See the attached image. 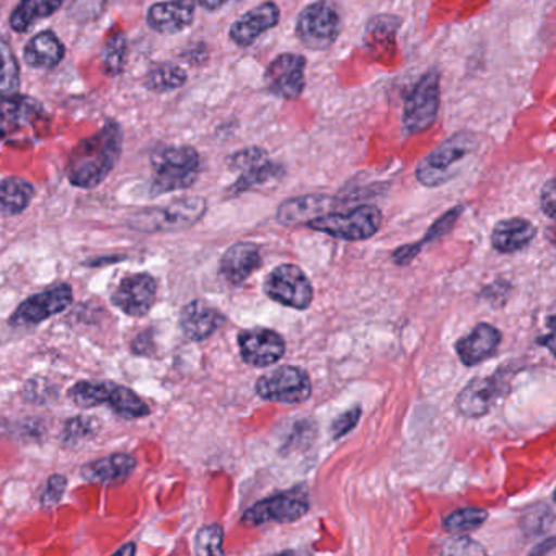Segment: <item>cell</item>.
<instances>
[{
	"label": "cell",
	"mask_w": 556,
	"mask_h": 556,
	"mask_svg": "<svg viewBox=\"0 0 556 556\" xmlns=\"http://www.w3.org/2000/svg\"><path fill=\"white\" fill-rule=\"evenodd\" d=\"M305 66L307 60L301 54H279L268 64L263 76L266 90L278 99H299L305 89Z\"/></svg>",
	"instance_id": "obj_13"
},
{
	"label": "cell",
	"mask_w": 556,
	"mask_h": 556,
	"mask_svg": "<svg viewBox=\"0 0 556 556\" xmlns=\"http://www.w3.org/2000/svg\"><path fill=\"white\" fill-rule=\"evenodd\" d=\"M201 159L190 146L161 148L152 155V197L187 190L197 184Z\"/></svg>",
	"instance_id": "obj_3"
},
{
	"label": "cell",
	"mask_w": 556,
	"mask_h": 556,
	"mask_svg": "<svg viewBox=\"0 0 556 556\" xmlns=\"http://www.w3.org/2000/svg\"><path fill=\"white\" fill-rule=\"evenodd\" d=\"M441 105V77L438 71L422 74L403 106L402 129L406 136L421 135L434 126Z\"/></svg>",
	"instance_id": "obj_6"
},
{
	"label": "cell",
	"mask_w": 556,
	"mask_h": 556,
	"mask_svg": "<svg viewBox=\"0 0 556 556\" xmlns=\"http://www.w3.org/2000/svg\"><path fill=\"white\" fill-rule=\"evenodd\" d=\"M35 188L21 177H9L0 181V216H18L30 206Z\"/></svg>",
	"instance_id": "obj_28"
},
{
	"label": "cell",
	"mask_w": 556,
	"mask_h": 556,
	"mask_svg": "<svg viewBox=\"0 0 556 556\" xmlns=\"http://www.w3.org/2000/svg\"><path fill=\"white\" fill-rule=\"evenodd\" d=\"M187 73L184 67L174 63H162L152 67L146 76V87L152 92L165 93L180 89L187 84Z\"/></svg>",
	"instance_id": "obj_30"
},
{
	"label": "cell",
	"mask_w": 556,
	"mask_h": 556,
	"mask_svg": "<svg viewBox=\"0 0 556 556\" xmlns=\"http://www.w3.org/2000/svg\"><path fill=\"white\" fill-rule=\"evenodd\" d=\"M67 488V478L64 475H51L41 491L40 503L43 507H54L63 500Z\"/></svg>",
	"instance_id": "obj_37"
},
{
	"label": "cell",
	"mask_w": 556,
	"mask_h": 556,
	"mask_svg": "<svg viewBox=\"0 0 556 556\" xmlns=\"http://www.w3.org/2000/svg\"><path fill=\"white\" fill-rule=\"evenodd\" d=\"M477 151V136L471 132H457L422 157L416 167V180L422 187H442L462 170L465 161Z\"/></svg>",
	"instance_id": "obj_4"
},
{
	"label": "cell",
	"mask_w": 556,
	"mask_h": 556,
	"mask_svg": "<svg viewBox=\"0 0 556 556\" xmlns=\"http://www.w3.org/2000/svg\"><path fill=\"white\" fill-rule=\"evenodd\" d=\"M116 555H135L136 553V543L135 542H128L125 546H122V548L116 549Z\"/></svg>",
	"instance_id": "obj_46"
},
{
	"label": "cell",
	"mask_w": 556,
	"mask_h": 556,
	"mask_svg": "<svg viewBox=\"0 0 556 556\" xmlns=\"http://www.w3.org/2000/svg\"><path fill=\"white\" fill-rule=\"evenodd\" d=\"M125 260V256H113V258H102V260H90V262L84 263L86 266H102V265H112V263H118Z\"/></svg>",
	"instance_id": "obj_45"
},
{
	"label": "cell",
	"mask_w": 556,
	"mask_h": 556,
	"mask_svg": "<svg viewBox=\"0 0 556 556\" xmlns=\"http://www.w3.org/2000/svg\"><path fill=\"white\" fill-rule=\"evenodd\" d=\"M63 2L64 0H21V4L11 15L12 30L25 34L38 22L60 11Z\"/></svg>",
	"instance_id": "obj_29"
},
{
	"label": "cell",
	"mask_w": 556,
	"mask_h": 556,
	"mask_svg": "<svg viewBox=\"0 0 556 556\" xmlns=\"http://www.w3.org/2000/svg\"><path fill=\"white\" fill-rule=\"evenodd\" d=\"M102 422L93 416L80 415L67 419L63 429V444L67 447H77L86 441H92L99 434Z\"/></svg>",
	"instance_id": "obj_31"
},
{
	"label": "cell",
	"mask_w": 556,
	"mask_h": 556,
	"mask_svg": "<svg viewBox=\"0 0 556 556\" xmlns=\"http://www.w3.org/2000/svg\"><path fill=\"white\" fill-rule=\"evenodd\" d=\"M359 418V406H354V408L348 409L343 415L338 416V418L334 419L333 425H331V435H333V439L343 438L348 432L353 431L354 426L357 425Z\"/></svg>",
	"instance_id": "obj_40"
},
{
	"label": "cell",
	"mask_w": 556,
	"mask_h": 556,
	"mask_svg": "<svg viewBox=\"0 0 556 556\" xmlns=\"http://www.w3.org/2000/svg\"><path fill=\"white\" fill-rule=\"evenodd\" d=\"M224 530L219 523L201 527L194 536V552L198 555H223Z\"/></svg>",
	"instance_id": "obj_34"
},
{
	"label": "cell",
	"mask_w": 556,
	"mask_h": 556,
	"mask_svg": "<svg viewBox=\"0 0 556 556\" xmlns=\"http://www.w3.org/2000/svg\"><path fill=\"white\" fill-rule=\"evenodd\" d=\"M488 513L478 507H465L448 514L444 519L445 530L452 533H468L486 522Z\"/></svg>",
	"instance_id": "obj_33"
},
{
	"label": "cell",
	"mask_w": 556,
	"mask_h": 556,
	"mask_svg": "<svg viewBox=\"0 0 556 556\" xmlns=\"http://www.w3.org/2000/svg\"><path fill=\"white\" fill-rule=\"evenodd\" d=\"M240 356L253 367H268L286 353L281 334L268 328H250L239 334Z\"/></svg>",
	"instance_id": "obj_15"
},
{
	"label": "cell",
	"mask_w": 556,
	"mask_h": 556,
	"mask_svg": "<svg viewBox=\"0 0 556 556\" xmlns=\"http://www.w3.org/2000/svg\"><path fill=\"white\" fill-rule=\"evenodd\" d=\"M308 507L311 504H308L307 491L294 488V490L276 494L268 500L260 501L243 514L242 519L249 526L294 522L307 514Z\"/></svg>",
	"instance_id": "obj_12"
},
{
	"label": "cell",
	"mask_w": 556,
	"mask_h": 556,
	"mask_svg": "<svg viewBox=\"0 0 556 556\" xmlns=\"http://www.w3.org/2000/svg\"><path fill=\"white\" fill-rule=\"evenodd\" d=\"M256 393L268 402L299 405L311 399L312 382L301 367L281 366L256 380Z\"/></svg>",
	"instance_id": "obj_10"
},
{
	"label": "cell",
	"mask_w": 556,
	"mask_h": 556,
	"mask_svg": "<svg viewBox=\"0 0 556 556\" xmlns=\"http://www.w3.org/2000/svg\"><path fill=\"white\" fill-rule=\"evenodd\" d=\"M285 175V165L269 161L268 157L262 159V161L255 162V164L240 172V177L229 188V194L237 197V194L247 193V191L255 190V188L263 187V185L281 180Z\"/></svg>",
	"instance_id": "obj_27"
},
{
	"label": "cell",
	"mask_w": 556,
	"mask_h": 556,
	"mask_svg": "<svg viewBox=\"0 0 556 556\" xmlns=\"http://www.w3.org/2000/svg\"><path fill=\"white\" fill-rule=\"evenodd\" d=\"M136 458L126 452H116V454L106 455V457L97 458L84 465L80 475L89 483L113 484L122 483L131 477L136 470Z\"/></svg>",
	"instance_id": "obj_23"
},
{
	"label": "cell",
	"mask_w": 556,
	"mask_h": 556,
	"mask_svg": "<svg viewBox=\"0 0 556 556\" xmlns=\"http://www.w3.org/2000/svg\"><path fill=\"white\" fill-rule=\"evenodd\" d=\"M281 21V9L266 0L263 4L250 9L239 21L233 22L229 38L240 48H249L266 31L273 30Z\"/></svg>",
	"instance_id": "obj_16"
},
{
	"label": "cell",
	"mask_w": 556,
	"mask_h": 556,
	"mask_svg": "<svg viewBox=\"0 0 556 556\" xmlns=\"http://www.w3.org/2000/svg\"><path fill=\"white\" fill-rule=\"evenodd\" d=\"M462 206L454 207V210L445 213L431 229L428 230V236H426L425 240L419 242V245L422 247V243L429 242V240L439 239V237L445 236L448 230H452L454 224L457 223L458 217H460Z\"/></svg>",
	"instance_id": "obj_41"
},
{
	"label": "cell",
	"mask_w": 556,
	"mask_h": 556,
	"mask_svg": "<svg viewBox=\"0 0 556 556\" xmlns=\"http://www.w3.org/2000/svg\"><path fill=\"white\" fill-rule=\"evenodd\" d=\"M263 289L271 301L298 311H305L314 301L311 279L295 265H281L273 269Z\"/></svg>",
	"instance_id": "obj_11"
},
{
	"label": "cell",
	"mask_w": 556,
	"mask_h": 556,
	"mask_svg": "<svg viewBox=\"0 0 556 556\" xmlns=\"http://www.w3.org/2000/svg\"><path fill=\"white\" fill-rule=\"evenodd\" d=\"M198 4L201 8L206 9V11H217V9L224 8V5L229 4V2H233V0H197Z\"/></svg>",
	"instance_id": "obj_44"
},
{
	"label": "cell",
	"mask_w": 556,
	"mask_h": 556,
	"mask_svg": "<svg viewBox=\"0 0 556 556\" xmlns=\"http://www.w3.org/2000/svg\"><path fill=\"white\" fill-rule=\"evenodd\" d=\"M131 353L135 356L152 357L155 354L154 331L151 328L136 334L131 341Z\"/></svg>",
	"instance_id": "obj_42"
},
{
	"label": "cell",
	"mask_w": 556,
	"mask_h": 556,
	"mask_svg": "<svg viewBox=\"0 0 556 556\" xmlns=\"http://www.w3.org/2000/svg\"><path fill=\"white\" fill-rule=\"evenodd\" d=\"M556 190L555 180L549 178L542 188V194H540V207L542 213L545 214L548 219H555V207H556Z\"/></svg>",
	"instance_id": "obj_43"
},
{
	"label": "cell",
	"mask_w": 556,
	"mask_h": 556,
	"mask_svg": "<svg viewBox=\"0 0 556 556\" xmlns=\"http://www.w3.org/2000/svg\"><path fill=\"white\" fill-rule=\"evenodd\" d=\"M67 396L77 408L109 406L123 419H139L151 415V406L135 390L110 380H80L71 387Z\"/></svg>",
	"instance_id": "obj_2"
},
{
	"label": "cell",
	"mask_w": 556,
	"mask_h": 556,
	"mask_svg": "<svg viewBox=\"0 0 556 556\" xmlns=\"http://www.w3.org/2000/svg\"><path fill=\"white\" fill-rule=\"evenodd\" d=\"M197 0H165L149 9L148 24L152 30L164 35H177L194 22Z\"/></svg>",
	"instance_id": "obj_18"
},
{
	"label": "cell",
	"mask_w": 556,
	"mask_h": 556,
	"mask_svg": "<svg viewBox=\"0 0 556 556\" xmlns=\"http://www.w3.org/2000/svg\"><path fill=\"white\" fill-rule=\"evenodd\" d=\"M503 340V334L490 324H480L468 333V337L457 341V354L465 366L471 367L483 363L496 353Z\"/></svg>",
	"instance_id": "obj_19"
},
{
	"label": "cell",
	"mask_w": 556,
	"mask_h": 556,
	"mask_svg": "<svg viewBox=\"0 0 556 556\" xmlns=\"http://www.w3.org/2000/svg\"><path fill=\"white\" fill-rule=\"evenodd\" d=\"M157 301V281L149 273L126 276L112 294V304L132 318H142Z\"/></svg>",
	"instance_id": "obj_14"
},
{
	"label": "cell",
	"mask_w": 556,
	"mask_h": 556,
	"mask_svg": "<svg viewBox=\"0 0 556 556\" xmlns=\"http://www.w3.org/2000/svg\"><path fill=\"white\" fill-rule=\"evenodd\" d=\"M126 58V37L119 34L113 35L103 48V64L110 74H118L123 70Z\"/></svg>",
	"instance_id": "obj_36"
},
{
	"label": "cell",
	"mask_w": 556,
	"mask_h": 556,
	"mask_svg": "<svg viewBox=\"0 0 556 556\" xmlns=\"http://www.w3.org/2000/svg\"><path fill=\"white\" fill-rule=\"evenodd\" d=\"M122 149V128L115 122L106 123L99 132L83 139L73 149L67 159V180L84 190L99 187L118 164Z\"/></svg>",
	"instance_id": "obj_1"
},
{
	"label": "cell",
	"mask_w": 556,
	"mask_h": 556,
	"mask_svg": "<svg viewBox=\"0 0 556 556\" xmlns=\"http://www.w3.org/2000/svg\"><path fill=\"white\" fill-rule=\"evenodd\" d=\"M442 552L447 553V555H478V553L484 555L486 549L480 543L467 539V536H455L452 540H444Z\"/></svg>",
	"instance_id": "obj_38"
},
{
	"label": "cell",
	"mask_w": 556,
	"mask_h": 556,
	"mask_svg": "<svg viewBox=\"0 0 556 556\" xmlns=\"http://www.w3.org/2000/svg\"><path fill=\"white\" fill-rule=\"evenodd\" d=\"M224 315L203 301H191L180 314V327L191 341H204L223 327Z\"/></svg>",
	"instance_id": "obj_20"
},
{
	"label": "cell",
	"mask_w": 556,
	"mask_h": 556,
	"mask_svg": "<svg viewBox=\"0 0 556 556\" xmlns=\"http://www.w3.org/2000/svg\"><path fill=\"white\" fill-rule=\"evenodd\" d=\"M262 266L255 243L239 242L226 250L220 260V275L229 285H242Z\"/></svg>",
	"instance_id": "obj_21"
},
{
	"label": "cell",
	"mask_w": 556,
	"mask_h": 556,
	"mask_svg": "<svg viewBox=\"0 0 556 556\" xmlns=\"http://www.w3.org/2000/svg\"><path fill=\"white\" fill-rule=\"evenodd\" d=\"M206 211L204 198H178L165 206L149 207L132 214L128 219V227L144 233L178 232L200 223Z\"/></svg>",
	"instance_id": "obj_5"
},
{
	"label": "cell",
	"mask_w": 556,
	"mask_h": 556,
	"mask_svg": "<svg viewBox=\"0 0 556 556\" xmlns=\"http://www.w3.org/2000/svg\"><path fill=\"white\" fill-rule=\"evenodd\" d=\"M334 206V200L324 194H305L291 198L278 207L276 219L281 226L294 227L308 224L318 216L327 214Z\"/></svg>",
	"instance_id": "obj_22"
},
{
	"label": "cell",
	"mask_w": 556,
	"mask_h": 556,
	"mask_svg": "<svg viewBox=\"0 0 556 556\" xmlns=\"http://www.w3.org/2000/svg\"><path fill=\"white\" fill-rule=\"evenodd\" d=\"M64 45L53 31H43L31 38L25 48V63L35 70H51L63 61Z\"/></svg>",
	"instance_id": "obj_26"
},
{
	"label": "cell",
	"mask_w": 556,
	"mask_h": 556,
	"mask_svg": "<svg viewBox=\"0 0 556 556\" xmlns=\"http://www.w3.org/2000/svg\"><path fill=\"white\" fill-rule=\"evenodd\" d=\"M73 286L67 282L45 289L31 295L18 305L17 311L9 318V324L15 328H30L43 324L54 315L63 314L73 305Z\"/></svg>",
	"instance_id": "obj_9"
},
{
	"label": "cell",
	"mask_w": 556,
	"mask_h": 556,
	"mask_svg": "<svg viewBox=\"0 0 556 556\" xmlns=\"http://www.w3.org/2000/svg\"><path fill=\"white\" fill-rule=\"evenodd\" d=\"M536 229L530 220L522 217H510L500 220L491 232L493 249L500 253H516L530 245L535 239Z\"/></svg>",
	"instance_id": "obj_24"
},
{
	"label": "cell",
	"mask_w": 556,
	"mask_h": 556,
	"mask_svg": "<svg viewBox=\"0 0 556 556\" xmlns=\"http://www.w3.org/2000/svg\"><path fill=\"white\" fill-rule=\"evenodd\" d=\"M21 89V70L11 48L0 41V100L17 96Z\"/></svg>",
	"instance_id": "obj_32"
},
{
	"label": "cell",
	"mask_w": 556,
	"mask_h": 556,
	"mask_svg": "<svg viewBox=\"0 0 556 556\" xmlns=\"http://www.w3.org/2000/svg\"><path fill=\"white\" fill-rule=\"evenodd\" d=\"M315 232L327 233L346 242L367 240L379 232L382 226V213L376 206L364 204L348 213H327L305 224Z\"/></svg>",
	"instance_id": "obj_7"
},
{
	"label": "cell",
	"mask_w": 556,
	"mask_h": 556,
	"mask_svg": "<svg viewBox=\"0 0 556 556\" xmlns=\"http://www.w3.org/2000/svg\"><path fill=\"white\" fill-rule=\"evenodd\" d=\"M497 395V386L488 377H477L458 393L457 408L467 418H478L490 412Z\"/></svg>",
	"instance_id": "obj_25"
},
{
	"label": "cell",
	"mask_w": 556,
	"mask_h": 556,
	"mask_svg": "<svg viewBox=\"0 0 556 556\" xmlns=\"http://www.w3.org/2000/svg\"><path fill=\"white\" fill-rule=\"evenodd\" d=\"M400 27V18L393 17V15H377L367 25L366 30V43L370 48L376 47L379 40H390L395 38L396 30ZM382 41V43H383Z\"/></svg>",
	"instance_id": "obj_35"
},
{
	"label": "cell",
	"mask_w": 556,
	"mask_h": 556,
	"mask_svg": "<svg viewBox=\"0 0 556 556\" xmlns=\"http://www.w3.org/2000/svg\"><path fill=\"white\" fill-rule=\"evenodd\" d=\"M43 109L30 97L14 96L0 100V139H12L40 122Z\"/></svg>",
	"instance_id": "obj_17"
},
{
	"label": "cell",
	"mask_w": 556,
	"mask_h": 556,
	"mask_svg": "<svg viewBox=\"0 0 556 556\" xmlns=\"http://www.w3.org/2000/svg\"><path fill=\"white\" fill-rule=\"evenodd\" d=\"M341 15L331 0H317L299 14L295 37L312 51L328 50L340 37Z\"/></svg>",
	"instance_id": "obj_8"
},
{
	"label": "cell",
	"mask_w": 556,
	"mask_h": 556,
	"mask_svg": "<svg viewBox=\"0 0 556 556\" xmlns=\"http://www.w3.org/2000/svg\"><path fill=\"white\" fill-rule=\"evenodd\" d=\"M265 157H268V152L265 149L258 148V146H253V148H247L230 155L229 165L233 170L242 172L243 168L250 167V165Z\"/></svg>",
	"instance_id": "obj_39"
}]
</instances>
